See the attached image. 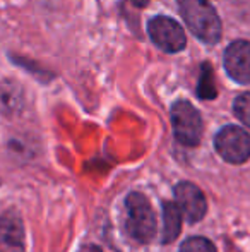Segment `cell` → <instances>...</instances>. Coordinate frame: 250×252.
Masks as SVG:
<instances>
[{"instance_id": "obj_1", "label": "cell", "mask_w": 250, "mask_h": 252, "mask_svg": "<svg viewBox=\"0 0 250 252\" xmlns=\"http://www.w3.org/2000/svg\"><path fill=\"white\" fill-rule=\"evenodd\" d=\"M180 14L189 30L202 43L216 45L223 33L216 9L207 0H177Z\"/></svg>"}, {"instance_id": "obj_2", "label": "cell", "mask_w": 250, "mask_h": 252, "mask_svg": "<svg viewBox=\"0 0 250 252\" xmlns=\"http://www.w3.org/2000/svg\"><path fill=\"white\" fill-rule=\"evenodd\" d=\"M125 230L134 240L147 244L156 235V215L147 197L130 192L125 199Z\"/></svg>"}, {"instance_id": "obj_3", "label": "cell", "mask_w": 250, "mask_h": 252, "mask_svg": "<svg viewBox=\"0 0 250 252\" xmlns=\"http://www.w3.org/2000/svg\"><path fill=\"white\" fill-rule=\"evenodd\" d=\"M171 126L177 141L184 146H197L202 137V117L187 100H178L171 106Z\"/></svg>"}, {"instance_id": "obj_4", "label": "cell", "mask_w": 250, "mask_h": 252, "mask_svg": "<svg viewBox=\"0 0 250 252\" xmlns=\"http://www.w3.org/2000/svg\"><path fill=\"white\" fill-rule=\"evenodd\" d=\"M218 155L228 163L240 165L250 158V134L237 126H226L214 137Z\"/></svg>"}, {"instance_id": "obj_5", "label": "cell", "mask_w": 250, "mask_h": 252, "mask_svg": "<svg viewBox=\"0 0 250 252\" xmlns=\"http://www.w3.org/2000/svg\"><path fill=\"white\" fill-rule=\"evenodd\" d=\"M147 34L151 41L167 53L182 52L187 45V38L182 26L167 16H156L147 24Z\"/></svg>"}, {"instance_id": "obj_6", "label": "cell", "mask_w": 250, "mask_h": 252, "mask_svg": "<svg viewBox=\"0 0 250 252\" xmlns=\"http://www.w3.org/2000/svg\"><path fill=\"white\" fill-rule=\"evenodd\" d=\"M175 204L178 206L182 216L189 223H197L206 216L207 202L202 190L190 182H180L175 186Z\"/></svg>"}, {"instance_id": "obj_7", "label": "cell", "mask_w": 250, "mask_h": 252, "mask_svg": "<svg viewBox=\"0 0 250 252\" xmlns=\"http://www.w3.org/2000/svg\"><path fill=\"white\" fill-rule=\"evenodd\" d=\"M223 65L228 76L240 84H250V43L244 40L233 41L226 47Z\"/></svg>"}, {"instance_id": "obj_8", "label": "cell", "mask_w": 250, "mask_h": 252, "mask_svg": "<svg viewBox=\"0 0 250 252\" xmlns=\"http://www.w3.org/2000/svg\"><path fill=\"white\" fill-rule=\"evenodd\" d=\"M26 239L21 218L14 211L0 216V252H24Z\"/></svg>"}, {"instance_id": "obj_9", "label": "cell", "mask_w": 250, "mask_h": 252, "mask_svg": "<svg viewBox=\"0 0 250 252\" xmlns=\"http://www.w3.org/2000/svg\"><path fill=\"white\" fill-rule=\"evenodd\" d=\"M182 230V213L175 202H163V242H173Z\"/></svg>"}, {"instance_id": "obj_10", "label": "cell", "mask_w": 250, "mask_h": 252, "mask_svg": "<svg viewBox=\"0 0 250 252\" xmlns=\"http://www.w3.org/2000/svg\"><path fill=\"white\" fill-rule=\"evenodd\" d=\"M197 96L200 100H213V98L218 96L216 84H214V74L209 62H204L202 69H200V79L197 83Z\"/></svg>"}, {"instance_id": "obj_11", "label": "cell", "mask_w": 250, "mask_h": 252, "mask_svg": "<svg viewBox=\"0 0 250 252\" xmlns=\"http://www.w3.org/2000/svg\"><path fill=\"white\" fill-rule=\"evenodd\" d=\"M180 252H218L213 242H209L204 237H190L184 240L180 246Z\"/></svg>"}, {"instance_id": "obj_12", "label": "cell", "mask_w": 250, "mask_h": 252, "mask_svg": "<svg viewBox=\"0 0 250 252\" xmlns=\"http://www.w3.org/2000/svg\"><path fill=\"white\" fill-rule=\"evenodd\" d=\"M233 112L242 124L250 127V93H242L240 96L235 98Z\"/></svg>"}, {"instance_id": "obj_13", "label": "cell", "mask_w": 250, "mask_h": 252, "mask_svg": "<svg viewBox=\"0 0 250 252\" xmlns=\"http://www.w3.org/2000/svg\"><path fill=\"white\" fill-rule=\"evenodd\" d=\"M144 2H146V3H147V0H144Z\"/></svg>"}]
</instances>
